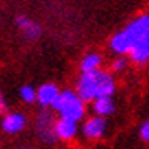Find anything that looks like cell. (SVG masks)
Masks as SVG:
<instances>
[{
    "mask_svg": "<svg viewBox=\"0 0 149 149\" xmlns=\"http://www.w3.org/2000/svg\"><path fill=\"white\" fill-rule=\"evenodd\" d=\"M126 65H127V61H126L124 57H121V55H119L114 62H112V69H114V70H124V69H126Z\"/></svg>",
    "mask_w": 149,
    "mask_h": 149,
    "instance_id": "9a60e30c",
    "label": "cell"
},
{
    "mask_svg": "<svg viewBox=\"0 0 149 149\" xmlns=\"http://www.w3.org/2000/svg\"><path fill=\"white\" fill-rule=\"evenodd\" d=\"M106 129H107V122H106V119H104L102 116L95 114L94 117H91V119H87V121L84 122L82 132H84V136H86L87 139H91V141H97V139L104 137Z\"/></svg>",
    "mask_w": 149,
    "mask_h": 149,
    "instance_id": "5b68a950",
    "label": "cell"
},
{
    "mask_svg": "<svg viewBox=\"0 0 149 149\" xmlns=\"http://www.w3.org/2000/svg\"><path fill=\"white\" fill-rule=\"evenodd\" d=\"M37 129H39V134H40L42 141L47 142V144H52V142H55V139H59L57 134H55L54 117H52L50 112H47V111L40 112L39 121H37Z\"/></svg>",
    "mask_w": 149,
    "mask_h": 149,
    "instance_id": "277c9868",
    "label": "cell"
},
{
    "mask_svg": "<svg viewBox=\"0 0 149 149\" xmlns=\"http://www.w3.org/2000/svg\"><path fill=\"white\" fill-rule=\"evenodd\" d=\"M17 27L20 29L24 35L29 40H35L40 37V27L39 24H35L34 20H30L27 17H17Z\"/></svg>",
    "mask_w": 149,
    "mask_h": 149,
    "instance_id": "8fae6325",
    "label": "cell"
},
{
    "mask_svg": "<svg viewBox=\"0 0 149 149\" xmlns=\"http://www.w3.org/2000/svg\"><path fill=\"white\" fill-rule=\"evenodd\" d=\"M7 111V104H5V99H3V95L0 94V114H3Z\"/></svg>",
    "mask_w": 149,
    "mask_h": 149,
    "instance_id": "2e32d148",
    "label": "cell"
},
{
    "mask_svg": "<svg viewBox=\"0 0 149 149\" xmlns=\"http://www.w3.org/2000/svg\"><path fill=\"white\" fill-rule=\"evenodd\" d=\"M94 104H92V109L97 116H102V117H107L116 111V104L112 101V95H101V97H95Z\"/></svg>",
    "mask_w": 149,
    "mask_h": 149,
    "instance_id": "ba28073f",
    "label": "cell"
},
{
    "mask_svg": "<svg viewBox=\"0 0 149 149\" xmlns=\"http://www.w3.org/2000/svg\"><path fill=\"white\" fill-rule=\"evenodd\" d=\"M149 35V15H139L137 19L127 24V27L117 32L111 39V49L116 54H131V50L136 47L137 42H141L144 37Z\"/></svg>",
    "mask_w": 149,
    "mask_h": 149,
    "instance_id": "7a4b0ae2",
    "label": "cell"
},
{
    "mask_svg": "<svg viewBox=\"0 0 149 149\" xmlns=\"http://www.w3.org/2000/svg\"><path fill=\"white\" fill-rule=\"evenodd\" d=\"M139 134H141V139H142V141L149 142V119H148V121H144V122L141 124Z\"/></svg>",
    "mask_w": 149,
    "mask_h": 149,
    "instance_id": "5bb4252c",
    "label": "cell"
},
{
    "mask_svg": "<svg viewBox=\"0 0 149 149\" xmlns=\"http://www.w3.org/2000/svg\"><path fill=\"white\" fill-rule=\"evenodd\" d=\"M102 59L99 54H87L81 62V69L82 72H92V70H97L101 67Z\"/></svg>",
    "mask_w": 149,
    "mask_h": 149,
    "instance_id": "7c38bea8",
    "label": "cell"
},
{
    "mask_svg": "<svg viewBox=\"0 0 149 149\" xmlns=\"http://www.w3.org/2000/svg\"><path fill=\"white\" fill-rule=\"evenodd\" d=\"M116 92V82L112 75L101 69L92 72H82L77 82V94L82 101H94L101 95H112Z\"/></svg>",
    "mask_w": 149,
    "mask_h": 149,
    "instance_id": "6da1fadb",
    "label": "cell"
},
{
    "mask_svg": "<svg viewBox=\"0 0 149 149\" xmlns=\"http://www.w3.org/2000/svg\"><path fill=\"white\" fill-rule=\"evenodd\" d=\"M55 134H57L59 139H64V141H69V139L75 137L77 122L72 121V119H67V117H61L55 122Z\"/></svg>",
    "mask_w": 149,
    "mask_h": 149,
    "instance_id": "8992f818",
    "label": "cell"
},
{
    "mask_svg": "<svg viewBox=\"0 0 149 149\" xmlns=\"http://www.w3.org/2000/svg\"><path fill=\"white\" fill-rule=\"evenodd\" d=\"M131 61L139 65L149 62V35L144 37L141 42H137L136 47L131 50Z\"/></svg>",
    "mask_w": 149,
    "mask_h": 149,
    "instance_id": "30bf717a",
    "label": "cell"
},
{
    "mask_svg": "<svg viewBox=\"0 0 149 149\" xmlns=\"http://www.w3.org/2000/svg\"><path fill=\"white\" fill-rule=\"evenodd\" d=\"M59 89L54 84H44L39 91H37V101L42 107H52V104L55 102L57 95H59Z\"/></svg>",
    "mask_w": 149,
    "mask_h": 149,
    "instance_id": "52a82bcc",
    "label": "cell"
},
{
    "mask_svg": "<svg viewBox=\"0 0 149 149\" xmlns=\"http://www.w3.org/2000/svg\"><path fill=\"white\" fill-rule=\"evenodd\" d=\"M52 107L61 114V117H67L72 121H81L84 114H86V107H84V101H82L79 94H75L72 91H64L59 92L55 102Z\"/></svg>",
    "mask_w": 149,
    "mask_h": 149,
    "instance_id": "3957f363",
    "label": "cell"
},
{
    "mask_svg": "<svg viewBox=\"0 0 149 149\" xmlns=\"http://www.w3.org/2000/svg\"><path fill=\"white\" fill-rule=\"evenodd\" d=\"M20 97L24 99L25 102H34L35 99H37V91H35L34 87H30V86H24V87L20 89Z\"/></svg>",
    "mask_w": 149,
    "mask_h": 149,
    "instance_id": "4fadbf2b",
    "label": "cell"
},
{
    "mask_svg": "<svg viewBox=\"0 0 149 149\" xmlns=\"http://www.w3.org/2000/svg\"><path fill=\"white\" fill-rule=\"evenodd\" d=\"M25 127V117L19 112H14V114H8L3 117V122H2V129L8 132V134H15V132H20L22 129Z\"/></svg>",
    "mask_w": 149,
    "mask_h": 149,
    "instance_id": "9c48e42d",
    "label": "cell"
}]
</instances>
